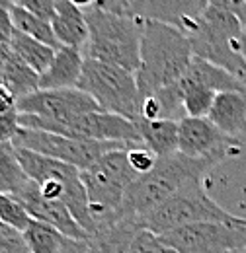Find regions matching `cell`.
Here are the masks:
<instances>
[{
	"label": "cell",
	"mask_w": 246,
	"mask_h": 253,
	"mask_svg": "<svg viewBox=\"0 0 246 253\" xmlns=\"http://www.w3.org/2000/svg\"><path fill=\"white\" fill-rule=\"evenodd\" d=\"M219 164L221 160L217 158H189L182 152L168 158H158L153 169L139 175L129 187L123 205V216L141 218L149 214L187 183L203 181L205 173Z\"/></svg>",
	"instance_id": "2"
},
{
	"label": "cell",
	"mask_w": 246,
	"mask_h": 253,
	"mask_svg": "<svg viewBox=\"0 0 246 253\" xmlns=\"http://www.w3.org/2000/svg\"><path fill=\"white\" fill-rule=\"evenodd\" d=\"M16 6L28 10L33 16H37L45 22H53L55 10H57V0H18Z\"/></svg>",
	"instance_id": "32"
},
{
	"label": "cell",
	"mask_w": 246,
	"mask_h": 253,
	"mask_svg": "<svg viewBox=\"0 0 246 253\" xmlns=\"http://www.w3.org/2000/svg\"><path fill=\"white\" fill-rule=\"evenodd\" d=\"M245 150V144L209 121V117H184L178 128V152L189 158L227 160Z\"/></svg>",
	"instance_id": "12"
},
{
	"label": "cell",
	"mask_w": 246,
	"mask_h": 253,
	"mask_svg": "<svg viewBox=\"0 0 246 253\" xmlns=\"http://www.w3.org/2000/svg\"><path fill=\"white\" fill-rule=\"evenodd\" d=\"M84 12L90 30V39L82 51L84 57L137 72L145 22L129 14L108 12L96 4Z\"/></svg>",
	"instance_id": "3"
},
{
	"label": "cell",
	"mask_w": 246,
	"mask_h": 253,
	"mask_svg": "<svg viewBox=\"0 0 246 253\" xmlns=\"http://www.w3.org/2000/svg\"><path fill=\"white\" fill-rule=\"evenodd\" d=\"M61 253H88V240H68L66 238Z\"/></svg>",
	"instance_id": "38"
},
{
	"label": "cell",
	"mask_w": 246,
	"mask_h": 253,
	"mask_svg": "<svg viewBox=\"0 0 246 253\" xmlns=\"http://www.w3.org/2000/svg\"><path fill=\"white\" fill-rule=\"evenodd\" d=\"M20 113L18 109H12L4 115H0V144H6V142H14L16 134L20 132Z\"/></svg>",
	"instance_id": "33"
},
{
	"label": "cell",
	"mask_w": 246,
	"mask_h": 253,
	"mask_svg": "<svg viewBox=\"0 0 246 253\" xmlns=\"http://www.w3.org/2000/svg\"><path fill=\"white\" fill-rule=\"evenodd\" d=\"M193 57L221 66L246 82V26L233 14L209 6L189 33Z\"/></svg>",
	"instance_id": "5"
},
{
	"label": "cell",
	"mask_w": 246,
	"mask_h": 253,
	"mask_svg": "<svg viewBox=\"0 0 246 253\" xmlns=\"http://www.w3.org/2000/svg\"><path fill=\"white\" fill-rule=\"evenodd\" d=\"M51 26L61 47L84 51L90 39V30L86 22V12L82 8L74 6L68 0H57V10Z\"/></svg>",
	"instance_id": "17"
},
{
	"label": "cell",
	"mask_w": 246,
	"mask_h": 253,
	"mask_svg": "<svg viewBox=\"0 0 246 253\" xmlns=\"http://www.w3.org/2000/svg\"><path fill=\"white\" fill-rule=\"evenodd\" d=\"M16 109L20 115H33L49 121H64L76 115L98 111L100 107L80 88H70V90H37L18 99Z\"/></svg>",
	"instance_id": "13"
},
{
	"label": "cell",
	"mask_w": 246,
	"mask_h": 253,
	"mask_svg": "<svg viewBox=\"0 0 246 253\" xmlns=\"http://www.w3.org/2000/svg\"><path fill=\"white\" fill-rule=\"evenodd\" d=\"M231 253H246V248H241V250H235V252H231Z\"/></svg>",
	"instance_id": "41"
},
{
	"label": "cell",
	"mask_w": 246,
	"mask_h": 253,
	"mask_svg": "<svg viewBox=\"0 0 246 253\" xmlns=\"http://www.w3.org/2000/svg\"><path fill=\"white\" fill-rule=\"evenodd\" d=\"M14 33H16V26H14V20H12V12H10V8L0 6V43L10 45V43H12Z\"/></svg>",
	"instance_id": "35"
},
{
	"label": "cell",
	"mask_w": 246,
	"mask_h": 253,
	"mask_svg": "<svg viewBox=\"0 0 246 253\" xmlns=\"http://www.w3.org/2000/svg\"><path fill=\"white\" fill-rule=\"evenodd\" d=\"M139 218L125 216L120 222L98 230L88 240V253H129L135 236L139 234Z\"/></svg>",
	"instance_id": "20"
},
{
	"label": "cell",
	"mask_w": 246,
	"mask_h": 253,
	"mask_svg": "<svg viewBox=\"0 0 246 253\" xmlns=\"http://www.w3.org/2000/svg\"><path fill=\"white\" fill-rule=\"evenodd\" d=\"M2 228H4V224H2V222H0V230H2Z\"/></svg>",
	"instance_id": "42"
},
{
	"label": "cell",
	"mask_w": 246,
	"mask_h": 253,
	"mask_svg": "<svg viewBox=\"0 0 246 253\" xmlns=\"http://www.w3.org/2000/svg\"><path fill=\"white\" fill-rule=\"evenodd\" d=\"M180 80L184 84H189V86H199V88L211 90L215 94H223V92H241V94H246L245 80L237 78L235 74L223 70L221 66L207 63V61H203L199 57L191 59L185 74Z\"/></svg>",
	"instance_id": "18"
},
{
	"label": "cell",
	"mask_w": 246,
	"mask_h": 253,
	"mask_svg": "<svg viewBox=\"0 0 246 253\" xmlns=\"http://www.w3.org/2000/svg\"><path fill=\"white\" fill-rule=\"evenodd\" d=\"M86 57L80 49L59 47L53 63L39 76V90H70L78 88Z\"/></svg>",
	"instance_id": "16"
},
{
	"label": "cell",
	"mask_w": 246,
	"mask_h": 253,
	"mask_svg": "<svg viewBox=\"0 0 246 253\" xmlns=\"http://www.w3.org/2000/svg\"><path fill=\"white\" fill-rule=\"evenodd\" d=\"M16 199L26 207V211L30 212L33 220L45 222V224L57 228L64 238H68V240H90V236L76 222L72 212L68 211V207L59 203V201L47 199L35 181L30 179V183L16 195Z\"/></svg>",
	"instance_id": "15"
},
{
	"label": "cell",
	"mask_w": 246,
	"mask_h": 253,
	"mask_svg": "<svg viewBox=\"0 0 246 253\" xmlns=\"http://www.w3.org/2000/svg\"><path fill=\"white\" fill-rule=\"evenodd\" d=\"M0 84L18 101L39 90V74L26 61H22L14 49H10L4 63L0 64Z\"/></svg>",
	"instance_id": "22"
},
{
	"label": "cell",
	"mask_w": 246,
	"mask_h": 253,
	"mask_svg": "<svg viewBox=\"0 0 246 253\" xmlns=\"http://www.w3.org/2000/svg\"><path fill=\"white\" fill-rule=\"evenodd\" d=\"M239 216L221 209L209 197L203 181H191L176 191L172 197H168L149 214L141 216L139 224L156 236H164L172 230L197 222H233Z\"/></svg>",
	"instance_id": "7"
},
{
	"label": "cell",
	"mask_w": 246,
	"mask_h": 253,
	"mask_svg": "<svg viewBox=\"0 0 246 253\" xmlns=\"http://www.w3.org/2000/svg\"><path fill=\"white\" fill-rule=\"evenodd\" d=\"M68 2H72L74 6H78V8H82V10L92 8L94 4H98V0H68Z\"/></svg>",
	"instance_id": "39"
},
{
	"label": "cell",
	"mask_w": 246,
	"mask_h": 253,
	"mask_svg": "<svg viewBox=\"0 0 246 253\" xmlns=\"http://www.w3.org/2000/svg\"><path fill=\"white\" fill-rule=\"evenodd\" d=\"M12 109H16V97L0 84V115L8 113Z\"/></svg>",
	"instance_id": "37"
},
{
	"label": "cell",
	"mask_w": 246,
	"mask_h": 253,
	"mask_svg": "<svg viewBox=\"0 0 246 253\" xmlns=\"http://www.w3.org/2000/svg\"><path fill=\"white\" fill-rule=\"evenodd\" d=\"M16 150L28 177L39 185L41 193L51 201H59L66 205L76 222L82 226V230L88 236H94L96 226L90 216L88 193L82 183V171L74 166L35 154L31 150L24 148H16Z\"/></svg>",
	"instance_id": "6"
},
{
	"label": "cell",
	"mask_w": 246,
	"mask_h": 253,
	"mask_svg": "<svg viewBox=\"0 0 246 253\" xmlns=\"http://www.w3.org/2000/svg\"><path fill=\"white\" fill-rule=\"evenodd\" d=\"M127 154H129V162H131L133 169L139 175L149 173L154 166H156V162H158V158L154 156L149 148H145V146H131L127 150Z\"/></svg>",
	"instance_id": "31"
},
{
	"label": "cell",
	"mask_w": 246,
	"mask_h": 253,
	"mask_svg": "<svg viewBox=\"0 0 246 253\" xmlns=\"http://www.w3.org/2000/svg\"><path fill=\"white\" fill-rule=\"evenodd\" d=\"M137 130L141 134L143 146L149 148L156 158H168L178 154V128L180 121L172 119H158V121H145L139 119Z\"/></svg>",
	"instance_id": "21"
},
{
	"label": "cell",
	"mask_w": 246,
	"mask_h": 253,
	"mask_svg": "<svg viewBox=\"0 0 246 253\" xmlns=\"http://www.w3.org/2000/svg\"><path fill=\"white\" fill-rule=\"evenodd\" d=\"M127 150L129 148L114 150L82 171V183L88 193L90 216L96 232L125 218L123 205L127 191L139 177L129 162Z\"/></svg>",
	"instance_id": "4"
},
{
	"label": "cell",
	"mask_w": 246,
	"mask_h": 253,
	"mask_svg": "<svg viewBox=\"0 0 246 253\" xmlns=\"http://www.w3.org/2000/svg\"><path fill=\"white\" fill-rule=\"evenodd\" d=\"M10 45H12L14 53L22 61H26L30 64L39 76L49 68V64L53 63V57H55V51H57V49H53V47H49V45L30 37V35H26V33L18 32V30L14 33Z\"/></svg>",
	"instance_id": "24"
},
{
	"label": "cell",
	"mask_w": 246,
	"mask_h": 253,
	"mask_svg": "<svg viewBox=\"0 0 246 253\" xmlns=\"http://www.w3.org/2000/svg\"><path fill=\"white\" fill-rule=\"evenodd\" d=\"M160 240L176 253H231L246 248V218L197 222L172 230Z\"/></svg>",
	"instance_id": "11"
},
{
	"label": "cell",
	"mask_w": 246,
	"mask_h": 253,
	"mask_svg": "<svg viewBox=\"0 0 246 253\" xmlns=\"http://www.w3.org/2000/svg\"><path fill=\"white\" fill-rule=\"evenodd\" d=\"M209 6H215L219 10L237 16L246 26V0H209Z\"/></svg>",
	"instance_id": "34"
},
{
	"label": "cell",
	"mask_w": 246,
	"mask_h": 253,
	"mask_svg": "<svg viewBox=\"0 0 246 253\" xmlns=\"http://www.w3.org/2000/svg\"><path fill=\"white\" fill-rule=\"evenodd\" d=\"M16 148L31 150L35 154L47 156V158L59 160L68 166L78 168L80 171L88 169L100 158L114 150H125L131 148V144L123 142H100V140H82V138H70L55 132L45 130H31V128H20L14 142Z\"/></svg>",
	"instance_id": "10"
},
{
	"label": "cell",
	"mask_w": 246,
	"mask_h": 253,
	"mask_svg": "<svg viewBox=\"0 0 246 253\" xmlns=\"http://www.w3.org/2000/svg\"><path fill=\"white\" fill-rule=\"evenodd\" d=\"M133 0H98L96 6L108 10V12H116V14H127L129 6Z\"/></svg>",
	"instance_id": "36"
},
{
	"label": "cell",
	"mask_w": 246,
	"mask_h": 253,
	"mask_svg": "<svg viewBox=\"0 0 246 253\" xmlns=\"http://www.w3.org/2000/svg\"><path fill=\"white\" fill-rule=\"evenodd\" d=\"M10 12H12V20H14V26H16L18 32L26 33V35H30L33 39H37V41L53 47V49H59L61 47L59 41H57V37H55L51 22H45V20L33 16L31 12L20 8V6H16V4L10 8Z\"/></svg>",
	"instance_id": "25"
},
{
	"label": "cell",
	"mask_w": 246,
	"mask_h": 253,
	"mask_svg": "<svg viewBox=\"0 0 246 253\" xmlns=\"http://www.w3.org/2000/svg\"><path fill=\"white\" fill-rule=\"evenodd\" d=\"M193 59L189 37L176 28L145 22L141 39V64L135 72L143 95L176 84Z\"/></svg>",
	"instance_id": "1"
},
{
	"label": "cell",
	"mask_w": 246,
	"mask_h": 253,
	"mask_svg": "<svg viewBox=\"0 0 246 253\" xmlns=\"http://www.w3.org/2000/svg\"><path fill=\"white\" fill-rule=\"evenodd\" d=\"M30 183V177L18 158V150L12 142L0 144V193L18 195Z\"/></svg>",
	"instance_id": "23"
},
{
	"label": "cell",
	"mask_w": 246,
	"mask_h": 253,
	"mask_svg": "<svg viewBox=\"0 0 246 253\" xmlns=\"http://www.w3.org/2000/svg\"><path fill=\"white\" fill-rule=\"evenodd\" d=\"M129 253H176V252L170 250V248L160 240V236H156L153 232L141 228L139 234L135 236L133 244H131Z\"/></svg>",
	"instance_id": "29"
},
{
	"label": "cell",
	"mask_w": 246,
	"mask_h": 253,
	"mask_svg": "<svg viewBox=\"0 0 246 253\" xmlns=\"http://www.w3.org/2000/svg\"><path fill=\"white\" fill-rule=\"evenodd\" d=\"M16 2H18V0H0V6H4V8H12Z\"/></svg>",
	"instance_id": "40"
},
{
	"label": "cell",
	"mask_w": 246,
	"mask_h": 253,
	"mask_svg": "<svg viewBox=\"0 0 246 253\" xmlns=\"http://www.w3.org/2000/svg\"><path fill=\"white\" fill-rule=\"evenodd\" d=\"M0 222L4 226H8V228L24 232L30 226L31 216L30 212L26 211V207L14 195L0 193Z\"/></svg>",
	"instance_id": "28"
},
{
	"label": "cell",
	"mask_w": 246,
	"mask_h": 253,
	"mask_svg": "<svg viewBox=\"0 0 246 253\" xmlns=\"http://www.w3.org/2000/svg\"><path fill=\"white\" fill-rule=\"evenodd\" d=\"M24 238L30 246L31 253H61L66 238L61 232L45 222L33 220L24 230Z\"/></svg>",
	"instance_id": "26"
},
{
	"label": "cell",
	"mask_w": 246,
	"mask_h": 253,
	"mask_svg": "<svg viewBox=\"0 0 246 253\" xmlns=\"http://www.w3.org/2000/svg\"><path fill=\"white\" fill-rule=\"evenodd\" d=\"M207 8L209 0H133L127 14L143 22L176 28L189 37Z\"/></svg>",
	"instance_id": "14"
},
{
	"label": "cell",
	"mask_w": 246,
	"mask_h": 253,
	"mask_svg": "<svg viewBox=\"0 0 246 253\" xmlns=\"http://www.w3.org/2000/svg\"><path fill=\"white\" fill-rule=\"evenodd\" d=\"M20 125L31 130L55 132L70 138L82 140H100V142H123L131 146H143L137 125L129 119L108 111H90L84 115H76L64 121H49L33 115H20Z\"/></svg>",
	"instance_id": "9"
},
{
	"label": "cell",
	"mask_w": 246,
	"mask_h": 253,
	"mask_svg": "<svg viewBox=\"0 0 246 253\" xmlns=\"http://www.w3.org/2000/svg\"><path fill=\"white\" fill-rule=\"evenodd\" d=\"M78 88L92 97L100 109L137 123L141 119V90L135 72L122 66L86 59Z\"/></svg>",
	"instance_id": "8"
},
{
	"label": "cell",
	"mask_w": 246,
	"mask_h": 253,
	"mask_svg": "<svg viewBox=\"0 0 246 253\" xmlns=\"http://www.w3.org/2000/svg\"><path fill=\"white\" fill-rule=\"evenodd\" d=\"M213 121L225 134L246 142V94L241 92H223L217 94L213 109L209 113Z\"/></svg>",
	"instance_id": "19"
},
{
	"label": "cell",
	"mask_w": 246,
	"mask_h": 253,
	"mask_svg": "<svg viewBox=\"0 0 246 253\" xmlns=\"http://www.w3.org/2000/svg\"><path fill=\"white\" fill-rule=\"evenodd\" d=\"M176 84H178V90L182 94L185 117H197V119L209 117L217 97L215 92L199 88V86H189V84H184L182 80H178Z\"/></svg>",
	"instance_id": "27"
},
{
	"label": "cell",
	"mask_w": 246,
	"mask_h": 253,
	"mask_svg": "<svg viewBox=\"0 0 246 253\" xmlns=\"http://www.w3.org/2000/svg\"><path fill=\"white\" fill-rule=\"evenodd\" d=\"M0 253H31L24 232L4 226L0 230Z\"/></svg>",
	"instance_id": "30"
}]
</instances>
